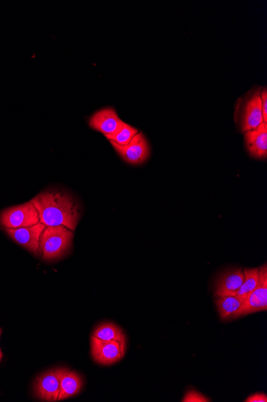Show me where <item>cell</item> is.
Instances as JSON below:
<instances>
[{
    "label": "cell",
    "mask_w": 267,
    "mask_h": 402,
    "mask_svg": "<svg viewBox=\"0 0 267 402\" xmlns=\"http://www.w3.org/2000/svg\"><path fill=\"white\" fill-rule=\"evenodd\" d=\"M39 213L40 222L46 227L63 226L74 231L79 220V208L67 194L47 192L31 201Z\"/></svg>",
    "instance_id": "6da1fadb"
},
{
    "label": "cell",
    "mask_w": 267,
    "mask_h": 402,
    "mask_svg": "<svg viewBox=\"0 0 267 402\" xmlns=\"http://www.w3.org/2000/svg\"><path fill=\"white\" fill-rule=\"evenodd\" d=\"M73 237V231L63 226L46 227L41 236L39 253L47 261L61 258L72 246Z\"/></svg>",
    "instance_id": "7a4b0ae2"
},
{
    "label": "cell",
    "mask_w": 267,
    "mask_h": 402,
    "mask_svg": "<svg viewBox=\"0 0 267 402\" xmlns=\"http://www.w3.org/2000/svg\"><path fill=\"white\" fill-rule=\"evenodd\" d=\"M39 222V213L31 201L5 210L0 214V224L6 229L31 227Z\"/></svg>",
    "instance_id": "3957f363"
},
{
    "label": "cell",
    "mask_w": 267,
    "mask_h": 402,
    "mask_svg": "<svg viewBox=\"0 0 267 402\" xmlns=\"http://www.w3.org/2000/svg\"><path fill=\"white\" fill-rule=\"evenodd\" d=\"M91 356L94 361L102 366H111L123 359L126 345L114 340H102L91 336Z\"/></svg>",
    "instance_id": "277c9868"
},
{
    "label": "cell",
    "mask_w": 267,
    "mask_h": 402,
    "mask_svg": "<svg viewBox=\"0 0 267 402\" xmlns=\"http://www.w3.org/2000/svg\"><path fill=\"white\" fill-rule=\"evenodd\" d=\"M114 150L122 159L130 165L143 164L150 156V146L144 135L140 132L126 145H119L112 143Z\"/></svg>",
    "instance_id": "5b68a950"
},
{
    "label": "cell",
    "mask_w": 267,
    "mask_h": 402,
    "mask_svg": "<svg viewBox=\"0 0 267 402\" xmlns=\"http://www.w3.org/2000/svg\"><path fill=\"white\" fill-rule=\"evenodd\" d=\"M34 392L37 399L43 401H58L61 392V368L51 369L36 379Z\"/></svg>",
    "instance_id": "8992f818"
},
{
    "label": "cell",
    "mask_w": 267,
    "mask_h": 402,
    "mask_svg": "<svg viewBox=\"0 0 267 402\" xmlns=\"http://www.w3.org/2000/svg\"><path fill=\"white\" fill-rule=\"evenodd\" d=\"M267 310V267L259 268V281L256 289L244 301L239 317Z\"/></svg>",
    "instance_id": "52a82bcc"
},
{
    "label": "cell",
    "mask_w": 267,
    "mask_h": 402,
    "mask_svg": "<svg viewBox=\"0 0 267 402\" xmlns=\"http://www.w3.org/2000/svg\"><path fill=\"white\" fill-rule=\"evenodd\" d=\"M46 226L39 222L33 226L17 228V229H6V231L15 242L29 250L31 253L38 254L41 236Z\"/></svg>",
    "instance_id": "ba28073f"
},
{
    "label": "cell",
    "mask_w": 267,
    "mask_h": 402,
    "mask_svg": "<svg viewBox=\"0 0 267 402\" xmlns=\"http://www.w3.org/2000/svg\"><path fill=\"white\" fill-rule=\"evenodd\" d=\"M121 117H119L113 108L107 107L96 112L89 120L91 128L96 130L108 137L116 133L123 124Z\"/></svg>",
    "instance_id": "9c48e42d"
},
{
    "label": "cell",
    "mask_w": 267,
    "mask_h": 402,
    "mask_svg": "<svg viewBox=\"0 0 267 402\" xmlns=\"http://www.w3.org/2000/svg\"><path fill=\"white\" fill-rule=\"evenodd\" d=\"M243 280L244 274L242 269H234L223 273L216 282L215 296H236L241 289Z\"/></svg>",
    "instance_id": "30bf717a"
},
{
    "label": "cell",
    "mask_w": 267,
    "mask_h": 402,
    "mask_svg": "<svg viewBox=\"0 0 267 402\" xmlns=\"http://www.w3.org/2000/svg\"><path fill=\"white\" fill-rule=\"evenodd\" d=\"M247 148L250 155L256 159L267 156V123L264 122L245 135Z\"/></svg>",
    "instance_id": "8fae6325"
},
{
    "label": "cell",
    "mask_w": 267,
    "mask_h": 402,
    "mask_svg": "<svg viewBox=\"0 0 267 402\" xmlns=\"http://www.w3.org/2000/svg\"><path fill=\"white\" fill-rule=\"evenodd\" d=\"M263 110L259 94H255L247 101L245 106L243 118L242 129L247 133L253 130L264 123Z\"/></svg>",
    "instance_id": "7c38bea8"
},
{
    "label": "cell",
    "mask_w": 267,
    "mask_h": 402,
    "mask_svg": "<svg viewBox=\"0 0 267 402\" xmlns=\"http://www.w3.org/2000/svg\"><path fill=\"white\" fill-rule=\"evenodd\" d=\"M83 387V379L75 371L61 368V392L58 401L66 400L79 394Z\"/></svg>",
    "instance_id": "4fadbf2b"
},
{
    "label": "cell",
    "mask_w": 267,
    "mask_h": 402,
    "mask_svg": "<svg viewBox=\"0 0 267 402\" xmlns=\"http://www.w3.org/2000/svg\"><path fill=\"white\" fill-rule=\"evenodd\" d=\"M215 303L222 320L239 317L244 301L236 296L216 297Z\"/></svg>",
    "instance_id": "5bb4252c"
},
{
    "label": "cell",
    "mask_w": 267,
    "mask_h": 402,
    "mask_svg": "<svg viewBox=\"0 0 267 402\" xmlns=\"http://www.w3.org/2000/svg\"><path fill=\"white\" fill-rule=\"evenodd\" d=\"M92 336L102 340H114L126 345V336L123 330L112 323H105L98 326Z\"/></svg>",
    "instance_id": "9a60e30c"
},
{
    "label": "cell",
    "mask_w": 267,
    "mask_h": 402,
    "mask_svg": "<svg viewBox=\"0 0 267 402\" xmlns=\"http://www.w3.org/2000/svg\"><path fill=\"white\" fill-rule=\"evenodd\" d=\"M244 280L241 289L238 291L236 296L243 301L247 300L250 294L256 289L259 281V268H246L243 270Z\"/></svg>",
    "instance_id": "2e32d148"
},
{
    "label": "cell",
    "mask_w": 267,
    "mask_h": 402,
    "mask_svg": "<svg viewBox=\"0 0 267 402\" xmlns=\"http://www.w3.org/2000/svg\"><path fill=\"white\" fill-rule=\"evenodd\" d=\"M139 133L138 130L130 124L123 122L122 126L116 133L106 137L109 141L119 145H126Z\"/></svg>",
    "instance_id": "e0dca14e"
},
{
    "label": "cell",
    "mask_w": 267,
    "mask_h": 402,
    "mask_svg": "<svg viewBox=\"0 0 267 402\" xmlns=\"http://www.w3.org/2000/svg\"><path fill=\"white\" fill-rule=\"evenodd\" d=\"M183 402H208L211 400L208 398H206V396L197 392L194 389H190L188 392L185 395L184 399H183Z\"/></svg>",
    "instance_id": "ac0fdd59"
},
{
    "label": "cell",
    "mask_w": 267,
    "mask_h": 402,
    "mask_svg": "<svg viewBox=\"0 0 267 402\" xmlns=\"http://www.w3.org/2000/svg\"><path fill=\"white\" fill-rule=\"evenodd\" d=\"M261 101V110H263V116L264 122H267V91L264 89L260 94Z\"/></svg>",
    "instance_id": "d6986e66"
},
{
    "label": "cell",
    "mask_w": 267,
    "mask_h": 402,
    "mask_svg": "<svg viewBox=\"0 0 267 402\" xmlns=\"http://www.w3.org/2000/svg\"><path fill=\"white\" fill-rule=\"evenodd\" d=\"M246 402H266L267 401V396L264 394H254L252 396H250L249 398L245 401Z\"/></svg>",
    "instance_id": "ffe728a7"
},
{
    "label": "cell",
    "mask_w": 267,
    "mask_h": 402,
    "mask_svg": "<svg viewBox=\"0 0 267 402\" xmlns=\"http://www.w3.org/2000/svg\"><path fill=\"white\" fill-rule=\"evenodd\" d=\"M1 334H2V329H0V338H1ZM3 352L1 350V347H0V362H1L2 358H3Z\"/></svg>",
    "instance_id": "44dd1931"
}]
</instances>
